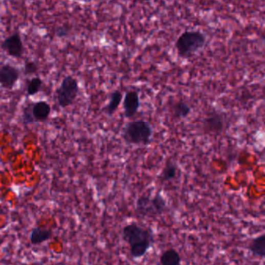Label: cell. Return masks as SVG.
Instances as JSON below:
<instances>
[{"label": "cell", "mask_w": 265, "mask_h": 265, "mask_svg": "<svg viewBox=\"0 0 265 265\" xmlns=\"http://www.w3.org/2000/svg\"><path fill=\"white\" fill-rule=\"evenodd\" d=\"M168 204L160 193L154 195L142 194L138 197L135 212L141 218H155L164 215L168 210Z\"/></svg>", "instance_id": "4"}, {"label": "cell", "mask_w": 265, "mask_h": 265, "mask_svg": "<svg viewBox=\"0 0 265 265\" xmlns=\"http://www.w3.org/2000/svg\"><path fill=\"white\" fill-rule=\"evenodd\" d=\"M207 42V35L198 30L185 31L175 41V49L181 58H191L203 49Z\"/></svg>", "instance_id": "3"}, {"label": "cell", "mask_w": 265, "mask_h": 265, "mask_svg": "<svg viewBox=\"0 0 265 265\" xmlns=\"http://www.w3.org/2000/svg\"><path fill=\"white\" fill-rule=\"evenodd\" d=\"M121 238L129 246L130 255L134 259L144 257L155 244L152 229L142 227L135 222L123 227Z\"/></svg>", "instance_id": "1"}, {"label": "cell", "mask_w": 265, "mask_h": 265, "mask_svg": "<svg viewBox=\"0 0 265 265\" xmlns=\"http://www.w3.org/2000/svg\"><path fill=\"white\" fill-rule=\"evenodd\" d=\"M160 262L161 265H181V257L176 250L170 248L161 254Z\"/></svg>", "instance_id": "16"}, {"label": "cell", "mask_w": 265, "mask_h": 265, "mask_svg": "<svg viewBox=\"0 0 265 265\" xmlns=\"http://www.w3.org/2000/svg\"><path fill=\"white\" fill-rule=\"evenodd\" d=\"M178 173V164L173 161L167 162V164L164 166V168L162 170L159 180L161 182H171L173 180L176 179Z\"/></svg>", "instance_id": "15"}, {"label": "cell", "mask_w": 265, "mask_h": 265, "mask_svg": "<svg viewBox=\"0 0 265 265\" xmlns=\"http://www.w3.org/2000/svg\"><path fill=\"white\" fill-rule=\"evenodd\" d=\"M170 112L176 119H185L191 115V107L187 102L178 100L170 106Z\"/></svg>", "instance_id": "13"}, {"label": "cell", "mask_w": 265, "mask_h": 265, "mask_svg": "<svg viewBox=\"0 0 265 265\" xmlns=\"http://www.w3.org/2000/svg\"><path fill=\"white\" fill-rule=\"evenodd\" d=\"M69 33H70V29L67 26L58 27L55 30V34L59 37H67L69 35Z\"/></svg>", "instance_id": "20"}, {"label": "cell", "mask_w": 265, "mask_h": 265, "mask_svg": "<svg viewBox=\"0 0 265 265\" xmlns=\"http://www.w3.org/2000/svg\"><path fill=\"white\" fill-rule=\"evenodd\" d=\"M78 81L75 78L68 76L62 79V83L57 88V101L62 108H67L74 103L79 94Z\"/></svg>", "instance_id": "5"}, {"label": "cell", "mask_w": 265, "mask_h": 265, "mask_svg": "<svg viewBox=\"0 0 265 265\" xmlns=\"http://www.w3.org/2000/svg\"><path fill=\"white\" fill-rule=\"evenodd\" d=\"M1 48L10 56L13 58H21L24 52V45L19 33H13L8 36L1 44Z\"/></svg>", "instance_id": "7"}, {"label": "cell", "mask_w": 265, "mask_h": 265, "mask_svg": "<svg viewBox=\"0 0 265 265\" xmlns=\"http://www.w3.org/2000/svg\"><path fill=\"white\" fill-rule=\"evenodd\" d=\"M53 232L50 229L35 227L31 230L30 234V242L33 245L42 244L52 237Z\"/></svg>", "instance_id": "12"}, {"label": "cell", "mask_w": 265, "mask_h": 265, "mask_svg": "<svg viewBox=\"0 0 265 265\" xmlns=\"http://www.w3.org/2000/svg\"><path fill=\"white\" fill-rule=\"evenodd\" d=\"M202 127L204 133L218 136L226 128L225 115L216 110L209 111L202 119Z\"/></svg>", "instance_id": "6"}, {"label": "cell", "mask_w": 265, "mask_h": 265, "mask_svg": "<svg viewBox=\"0 0 265 265\" xmlns=\"http://www.w3.org/2000/svg\"><path fill=\"white\" fill-rule=\"evenodd\" d=\"M248 251L256 257H265V235L263 233L253 238L248 246Z\"/></svg>", "instance_id": "10"}, {"label": "cell", "mask_w": 265, "mask_h": 265, "mask_svg": "<svg viewBox=\"0 0 265 265\" xmlns=\"http://www.w3.org/2000/svg\"><path fill=\"white\" fill-rule=\"evenodd\" d=\"M51 113V106L48 104L47 102L38 101L35 104H33L32 107V115L34 118V121H46L49 118Z\"/></svg>", "instance_id": "11"}, {"label": "cell", "mask_w": 265, "mask_h": 265, "mask_svg": "<svg viewBox=\"0 0 265 265\" xmlns=\"http://www.w3.org/2000/svg\"><path fill=\"white\" fill-rule=\"evenodd\" d=\"M42 86V80L40 77H34L31 79L28 84L27 92L28 96H33L37 94Z\"/></svg>", "instance_id": "17"}, {"label": "cell", "mask_w": 265, "mask_h": 265, "mask_svg": "<svg viewBox=\"0 0 265 265\" xmlns=\"http://www.w3.org/2000/svg\"><path fill=\"white\" fill-rule=\"evenodd\" d=\"M32 107L33 105L29 104L27 105L24 109L23 112V121L25 125H29V124L35 122L32 115Z\"/></svg>", "instance_id": "18"}, {"label": "cell", "mask_w": 265, "mask_h": 265, "mask_svg": "<svg viewBox=\"0 0 265 265\" xmlns=\"http://www.w3.org/2000/svg\"><path fill=\"white\" fill-rule=\"evenodd\" d=\"M19 70L13 65H7L0 67V86L7 90L13 89V86L20 76Z\"/></svg>", "instance_id": "9"}, {"label": "cell", "mask_w": 265, "mask_h": 265, "mask_svg": "<svg viewBox=\"0 0 265 265\" xmlns=\"http://www.w3.org/2000/svg\"><path fill=\"white\" fill-rule=\"evenodd\" d=\"M122 98H123L122 93L118 91V90H115L113 92L111 93L108 103H107V105L105 106L104 109V113L107 116H113L116 111L118 110V107H119L120 104H121V101H122Z\"/></svg>", "instance_id": "14"}, {"label": "cell", "mask_w": 265, "mask_h": 265, "mask_svg": "<svg viewBox=\"0 0 265 265\" xmlns=\"http://www.w3.org/2000/svg\"><path fill=\"white\" fill-rule=\"evenodd\" d=\"M37 70H38V67L36 62L31 61L25 63V70H24L25 75L34 74L37 73Z\"/></svg>", "instance_id": "19"}, {"label": "cell", "mask_w": 265, "mask_h": 265, "mask_svg": "<svg viewBox=\"0 0 265 265\" xmlns=\"http://www.w3.org/2000/svg\"><path fill=\"white\" fill-rule=\"evenodd\" d=\"M154 129L152 124L145 120L128 121L121 129V137L125 144L147 146L152 142Z\"/></svg>", "instance_id": "2"}, {"label": "cell", "mask_w": 265, "mask_h": 265, "mask_svg": "<svg viewBox=\"0 0 265 265\" xmlns=\"http://www.w3.org/2000/svg\"><path fill=\"white\" fill-rule=\"evenodd\" d=\"M140 97L139 92L130 90L125 93L122 102L124 116L126 118H132L137 115L140 108Z\"/></svg>", "instance_id": "8"}]
</instances>
